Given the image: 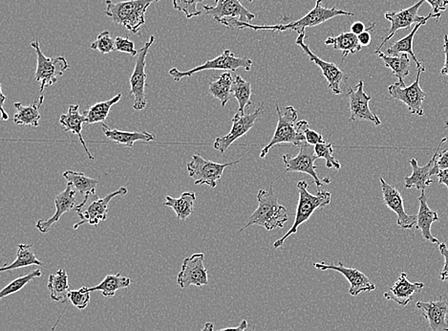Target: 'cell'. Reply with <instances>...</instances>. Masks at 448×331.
I'll return each instance as SVG.
<instances>
[{"label": "cell", "instance_id": "f6af8a7d", "mask_svg": "<svg viewBox=\"0 0 448 331\" xmlns=\"http://www.w3.org/2000/svg\"><path fill=\"white\" fill-rule=\"evenodd\" d=\"M297 126L301 129L303 133H304L306 142H307L308 144L316 146V145L321 144V143H325L323 136H322L321 133L309 128V123H308L307 121H297Z\"/></svg>", "mask_w": 448, "mask_h": 331}, {"label": "cell", "instance_id": "f35d334b", "mask_svg": "<svg viewBox=\"0 0 448 331\" xmlns=\"http://www.w3.org/2000/svg\"><path fill=\"white\" fill-rule=\"evenodd\" d=\"M120 98H122V94H118L108 101L100 102L91 106L87 112H85L87 124L92 125V124L104 122L108 117L111 107L119 103Z\"/></svg>", "mask_w": 448, "mask_h": 331}, {"label": "cell", "instance_id": "db71d44e", "mask_svg": "<svg viewBox=\"0 0 448 331\" xmlns=\"http://www.w3.org/2000/svg\"><path fill=\"white\" fill-rule=\"evenodd\" d=\"M248 321H247V320H243V321L241 322L240 324L237 325V327L223 328V330H220L218 331H254V330H247V328H248Z\"/></svg>", "mask_w": 448, "mask_h": 331}, {"label": "cell", "instance_id": "816d5d0a", "mask_svg": "<svg viewBox=\"0 0 448 331\" xmlns=\"http://www.w3.org/2000/svg\"><path fill=\"white\" fill-rule=\"evenodd\" d=\"M444 53L445 56L444 66L441 70V75L442 76L448 77V36L444 35Z\"/></svg>", "mask_w": 448, "mask_h": 331}, {"label": "cell", "instance_id": "91938a15", "mask_svg": "<svg viewBox=\"0 0 448 331\" xmlns=\"http://www.w3.org/2000/svg\"><path fill=\"white\" fill-rule=\"evenodd\" d=\"M445 128H448V120L445 122Z\"/></svg>", "mask_w": 448, "mask_h": 331}, {"label": "cell", "instance_id": "7402d4cb", "mask_svg": "<svg viewBox=\"0 0 448 331\" xmlns=\"http://www.w3.org/2000/svg\"><path fill=\"white\" fill-rule=\"evenodd\" d=\"M76 195V191H75L73 186L67 183L66 190L63 192L58 193L54 198V203H55L56 212L52 217L48 219H39L37 222L36 227L40 233L46 234L49 232L52 226L55 223L58 222L61 217L66 212L71 211V210L76 209V207L79 205L77 203V199L75 198Z\"/></svg>", "mask_w": 448, "mask_h": 331}, {"label": "cell", "instance_id": "bcb514c9", "mask_svg": "<svg viewBox=\"0 0 448 331\" xmlns=\"http://www.w3.org/2000/svg\"><path fill=\"white\" fill-rule=\"evenodd\" d=\"M115 51L127 53L128 55L136 56L139 51L136 50L135 43L128 37H117L115 39Z\"/></svg>", "mask_w": 448, "mask_h": 331}, {"label": "cell", "instance_id": "836d02e7", "mask_svg": "<svg viewBox=\"0 0 448 331\" xmlns=\"http://www.w3.org/2000/svg\"><path fill=\"white\" fill-rule=\"evenodd\" d=\"M131 282L132 281L130 278L123 277L119 272L116 275H107L101 284L96 285V287H88V291H101L104 297L112 298L116 294L118 290L127 289Z\"/></svg>", "mask_w": 448, "mask_h": 331}, {"label": "cell", "instance_id": "e0dca14e", "mask_svg": "<svg viewBox=\"0 0 448 331\" xmlns=\"http://www.w3.org/2000/svg\"><path fill=\"white\" fill-rule=\"evenodd\" d=\"M305 37V32L299 35L296 40L297 44L304 51L305 55L308 56V59L321 68L322 75L328 82L329 90H331L335 95H340L342 94V83L343 80H347V75L337 64L323 61L318 56H316L315 53H313L310 47L306 44L304 42Z\"/></svg>", "mask_w": 448, "mask_h": 331}, {"label": "cell", "instance_id": "7c38bea8", "mask_svg": "<svg viewBox=\"0 0 448 331\" xmlns=\"http://www.w3.org/2000/svg\"><path fill=\"white\" fill-rule=\"evenodd\" d=\"M425 4V0H420L417 4L413 5V6L406 8L398 12H387L385 13V18L388 21H390L391 27L388 29L387 35L383 37L382 43L380 47L377 48V50H380L385 47V43H387L389 40L392 39L397 31L402 30V29H409L413 25V24H417L423 23V21H428L432 18H435L436 20H439L442 17V13H430L428 17H421L418 15V10L422 7V5Z\"/></svg>", "mask_w": 448, "mask_h": 331}, {"label": "cell", "instance_id": "f5cc1de1", "mask_svg": "<svg viewBox=\"0 0 448 331\" xmlns=\"http://www.w3.org/2000/svg\"><path fill=\"white\" fill-rule=\"evenodd\" d=\"M366 29V25H364V23H362L361 21H356V23H354L352 25H351V32L356 35V36L363 33Z\"/></svg>", "mask_w": 448, "mask_h": 331}, {"label": "cell", "instance_id": "2e32d148", "mask_svg": "<svg viewBox=\"0 0 448 331\" xmlns=\"http://www.w3.org/2000/svg\"><path fill=\"white\" fill-rule=\"evenodd\" d=\"M241 1L242 0H216L213 6L204 5L203 9L206 15L211 16L214 20L221 24L232 20L251 23L256 15L244 7Z\"/></svg>", "mask_w": 448, "mask_h": 331}, {"label": "cell", "instance_id": "d590c367", "mask_svg": "<svg viewBox=\"0 0 448 331\" xmlns=\"http://www.w3.org/2000/svg\"><path fill=\"white\" fill-rule=\"evenodd\" d=\"M39 265L44 266V263L39 260L36 254L33 251V244H18L17 258L11 265H5L0 269L1 272L15 270L28 266Z\"/></svg>", "mask_w": 448, "mask_h": 331}, {"label": "cell", "instance_id": "3957f363", "mask_svg": "<svg viewBox=\"0 0 448 331\" xmlns=\"http://www.w3.org/2000/svg\"><path fill=\"white\" fill-rule=\"evenodd\" d=\"M297 189H299V204H297L296 219H294V224H292L291 229L284 235L282 238L278 239L273 243V248L278 249L279 247L283 246L286 239L292 235H296L300 225L303 223L308 222L310 217H312L313 212L318 209L325 208L326 206L330 205L331 203L332 195L327 191H321L318 189V192L316 195H312L308 191V183L305 180L299 181L297 185Z\"/></svg>", "mask_w": 448, "mask_h": 331}, {"label": "cell", "instance_id": "ba28073f", "mask_svg": "<svg viewBox=\"0 0 448 331\" xmlns=\"http://www.w3.org/2000/svg\"><path fill=\"white\" fill-rule=\"evenodd\" d=\"M127 193V188L122 187L116 192L109 193L106 198H100L96 196L95 200L90 204H87L90 196L85 195L82 203H80L75 209L80 219V222L74 225L75 230L79 229L80 226L87 224V223L92 226H97L101 222L106 220L110 201L116 198V196L125 195Z\"/></svg>", "mask_w": 448, "mask_h": 331}, {"label": "cell", "instance_id": "11a10c76", "mask_svg": "<svg viewBox=\"0 0 448 331\" xmlns=\"http://www.w3.org/2000/svg\"><path fill=\"white\" fill-rule=\"evenodd\" d=\"M0 99H1V102H0V109H1V118L4 121L9 120V115L8 113L5 112L4 109V104L5 101H6V96L4 95V93L2 92L1 86H0Z\"/></svg>", "mask_w": 448, "mask_h": 331}, {"label": "cell", "instance_id": "d6986e66", "mask_svg": "<svg viewBox=\"0 0 448 331\" xmlns=\"http://www.w3.org/2000/svg\"><path fill=\"white\" fill-rule=\"evenodd\" d=\"M313 266L321 271H337L344 276L350 284L349 293L353 297H356L362 292L373 291L375 289V285L373 284L366 274L362 273L358 269L346 267L342 263L335 265V263H315Z\"/></svg>", "mask_w": 448, "mask_h": 331}, {"label": "cell", "instance_id": "30bf717a", "mask_svg": "<svg viewBox=\"0 0 448 331\" xmlns=\"http://www.w3.org/2000/svg\"><path fill=\"white\" fill-rule=\"evenodd\" d=\"M318 160L316 155L315 146L308 144L307 142L303 143L299 147V152L297 156L291 155H282L284 165H285V172H301V174H309L313 177V183L321 189V186L328 185L331 183L329 177L325 179H319L316 174V167L315 161Z\"/></svg>", "mask_w": 448, "mask_h": 331}, {"label": "cell", "instance_id": "9a60e30c", "mask_svg": "<svg viewBox=\"0 0 448 331\" xmlns=\"http://www.w3.org/2000/svg\"><path fill=\"white\" fill-rule=\"evenodd\" d=\"M177 284L183 289H189L192 285L202 287L209 284L208 269L203 253H196L185 258L181 271L177 276Z\"/></svg>", "mask_w": 448, "mask_h": 331}, {"label": "cell", "instance_id": "e575fe53", "mask_svg": "<svg viewBox=\"0 0 448 331\" xmlns=\"http://www.w3.org/2000/svg\"><path fill=\"white\" fill-rule=\"evenodd\" d=\"M63 176L70 183L76 192L82 193L83 195L95 196L97 186L99 180L90 179L85 176L83 172L66 171L63 172Z\"/></svg>", "mask_w": 448, "mask_h": 331}, {"label": "cell", "instance_id": "8d00e7d4", "mask_svg": "<svg viewBox=\"0 0 448 331\" xmlns=\"http://www.w3.org/2000/svg\"><path fill=\"white\" fill-rule=\"evenodd\" d=\"M233 80L230 72H224L213 82L209 83V92L216 99L221 102L223 107H226L232 97Z\"/></svg>", "mask_w": 448, "mask_h": 331}, {"label": "cell", "instance_id": "603a6c76", "mask_svg": "<svg viewBox=\"0 0 448 331\" xmlns=\"http://www.w3.org/2000/svg\"><path fill=\"white\" fill-rule=\"evenodd\" d=\"M416 308L422 311V315L429 323L432 331H448V301L440 300L435 301H418Z\"/></svg>", "mask_w": 448, "mask_h": 331}, {"label": "cell", "instance_id": "f1b7e54d", "mask_svg": "<svg viewBox=\"0 0 448 331\" xmlns=\"http://www.w3.org/2000/svg\"><path fill=\"white\" fill-rule=\"evenodd\" d=\"M375 55L382 59L385 67L390 68L393 74L398 78L399 83L405 85L404 79L409 76L410 73V56L409 54H401L399 56H389L382 53L380 50H375Z\"/></svg>", "mask_w": 448, "mask_h": 331}, {"label": "cell", "instance_id": "52a82bcc", "mask_svg": "<svg viewBox=\"0 0 448 331\" xmlns=\"http://www.w3.org/2000/svg\"><path fill=\"white\" fill-rule=\"evenodd\" d=\"M31 47L37 53V64L35 80L40 83V91L44 92L48 86L57 83L58 76H63L64 72L70 69L69 64L64 56L47 58L40 49L37 40L31 42Z\"/></svg>", "mask_w": 448, "mask_h": 331}, {"label": "cell", "instance_id": "681fc988", "mask_svg": "<svg viewBox=\"0 0 448 331\" xmlns=\"http://www.w3.org/2000/svg\"><path fill=\"white\" fill-rule=\"evenodd\" d=\"M375 26V23H372L371 26H370L369 28H367L366 30L363 32V33L359 35L358 39H359V43H361V47H368L370 43H371L372 42L371 32L374 31Z\"/></svg>", "mask_w": 448, "mask_h": 331}, {"label": "cell", "instance_id": "f907efd6", "mask_svg": "<svg viewBox=\"0 0 448 331\" xmlns=\"http://www.w3.org/2000/svg\"><path fill=\"white\" fill-rule=\"evenodd\" d=\"M437 164H438L440 171L448 169V150H442L437 157Z\"/></svg>", "mask_w": 448, "mask_h": 331}, {"label": "cell", "instance_id": "83f0119b", "mask_svg": "<svg viewBox=\"0 0 448 331\" xmlns=\"http://www.w3.org/2000/svg\"><path fill=\"white\" fill-rule=\"evenodd\" d=\"M44 96L37 97L34 103L29 107H24L20 103L13 104V107L17 109V112L13 115V123L18 126H30L37 128L39 125V120L42 118L39 109L44 104Z\"/></svg>", "mask_w": 448, "mask_h": 331}, {"label": "cell", "instance_id": "9f6ffc18", "mask_svg": "<svg viewBox=\"0 0 448 331\" xmlns=\"http://www.w3.org/2000/svg\"><path fill=\"white\" fill-rule=\"evenodd\" d=\"M437 176H438L439 184L447 186L448 189V169H444V171H440Z\"/></svg>", "mask_w": 448, "mask_h": 331}, {"label": "cell", "instance_id": "ac0fdd59", "mask_svg": "<svg viewBox=\"0 0 448 331\" xmlns=\"http://www.w3.org/2000/svg\"><path fill=\"white\" fill-rule=\"evenodd\" d=\"M364 83L359 80L355 88H349V110L351 121H368L375 126L382 125L380 117L370 109L369 103L372 97L367 95L363 90Z\"/></svg>", "mask_w": 448, "mask_h": 331}, {"label": "cell", "instance_id": "ffe728a7", "mask_svg": "<svg viewBox=\"0 0 448 331\" xmlns=\"http://www.w3.org/2000/svg\"><path fill=\"white\" fill-rule=\"evenodd\" d=\"M448 137H444L442 140L441 144L439 145L438 149L436 150L434 153L433 157L429 161L425 166L420 167L418 165V161L415 158L409 160L410 165L412 167V174L410 176H406L404 179V187L406 189H411V188H416L417 190L425 191L429 185L433 182L432 176L434 174H438L440 172L438 164H437V157H438L442 143L447 142Z\"/></svg>", "mask_w": 448, "mask_h": 331}, {"label": "cell", "instance_id": "f546056e", "mask_svg": "<svg viewBox=\"0 0 448 331\" xmlns=\"http://www.w3.org/2000/svg\"><path fill=\"white\" fill-rule=\"evenodd\" d=\"M48 289L50 290V298L58 303H66L68 300L69 279L66 269H60L55 274H51L48 279Z\"/></svg>", "mask_w": 448, "mask_h": 331}, {"label": "cell", "instance_id": "6da1fadb", "mask_svg": "<svg viewBox=\"0 0 448 331\" xmlns=\"http://www.w3.org/2000/svg\"><path fill=\"white\" fill-rule=\"evenodd\" d=\"M340 16H346V17H353L354 13L346 12L343 10H337L335 7L327 8L322 5V0H316L315 7L311 10L307 15L300 18L299 20L292 21L288 24H278V25H254V24L248 23H242V21L232 20H228L223 23V25L227 26L228 28L237 29H253L254 31H273V32H286L296 31L300 35L304 33L306 28L321 25V24L326 23L332 18L340 17Z\"/></svg>", "mask_w": 448, "mask_h": 331}, {"label": "cell", "instance_id": "8fae6325", "mask_svg": "<svg viewBox=\"0 0 448 331\" xmlns=\"http://www.w3.org/2000/svg\"><path fill=\"white\" fill-rule=\"evenodd\" d=\"M155 36H151L147 40L143 48L139 50L132 75L130 78V94L134 97L133 109L137 112H141L147 107L146 97V66L147 56L150 47L155 42Z\"/></svg>", "mask_w": 448, "mask_h": 331}, {"label": "cell", "instance_id": "1f68e13d", "mask_svg": "<svg viewBox=\"0 0 448 331\" xmlns=\"http://www.w3.org/2000/svg\"><path fill=\"white\" fill-rule=\"evenodd\" d=\"M325 44L332 45L335 50L342 51V61L347 58L349 54L358 53L362 48L358 36L352 32H346L339 36L327 37Z\"/></svg>", "mask_w": 448, "mask_h": 331}, {"label": "cell", "instance_id": "8992f818", "mask_svg": "<svg viewBox=\"0 0 448 331\" xmlns=\"http://www.w3.org/2000/svg\"><path fill=\"white\" fill-rule=\"evenodd\" d=\"M254 66V61L248 58H238L230 50H224L221 55L216 56L213 60H209L202 66H196L189 71H180L177 68L170 70V76L175 82H180L183 78L192 77L198 72L205 70H224V71L235 72L238 68H243L249 71Z\"/></svg>", "mask_w": 448, "mask_h": 331}, {"label": "cell", "instance_id": "44dd1931", "mask_svg": "<svg viewBox=\"0 0 448 331\" xmlns=\"http://www.w3.org/2000/svg\"><path fill=\"white\" fill-rule=\"evenodd\" d=\"M382 184L383 201L389 209L398 215V225L402 229H412L417 225V215H410L405 212L404 198L401 193L394 186L388 184L382 177L380 179Z\"/></svg>", "mask_w": 448, "mask_h": 331}, {"label": "cell", "instance_id": "60d3db41", "mask_svg": "<svg viewBox=\"0 0 448 331\" xmlns=\"http://www.w3.org/2000/svg\"><path fill=\"white\" fill-rule=\"evenodd\" d=\"M316 155L318 156V160H324L326 161V167L328 169L334 168L337 171H340L342 168V165L339 161L335 160L332 153H334V149H332V143H321V144L316 145L315 146Z\"/></svg>", "mask_w": 448, "mask_h": 331}, {"label": "cell", "instance_id": "94428289", "mask_svg": "<svg viewBox=\"0 0 448 331\" xmlns=\"http://www.w3.org/2000/svg\"><path fill=\"white\" fill-rule=\"evenodd\" d=\"M249 2H253L254 0H248Z\"/></svg>", "mask_w": 448, "mask_h": 331}, {"label": "cell", "instance_id": "d6a6232c", "mask_svg": "<svg viewBox=\"0 0 448 331\" xmlns=\"http://www.w3.org/2000/svg\"><path fill=\"white\" fill-rule=\"evenodd\" d=\"M428 21H423V23L415 24L414 28L410 32V34L406 37H402V39L398 40V42H394L390 45L387 49V54L389 56H399L401 54H409L415 64H417V69H425V67L422 66L420 61L418 60L416 56L414 51H413V40L418 29L423 25H425Z\"/></svg>", "mask_w": 448, "mask_h": 331}, {"label": "cell", "instance_id": "ee69618b", "mask_svg": "<svg viewBox=\"0 0 448 331\" xmlns=\"http://www.w3.org/2000/svg\"><path fill=\"white\" fill-rule=\"evenodd\" d=\"M88 287H82L79 290H70L68 300L79 311H83L89 305L91 297Z\"/></svg>", "mask_w": 448, "mask_h": 331}, {"label": "cell", "instance_id": "4316f807", "mask_svg": "<svg viewBox=\"0 0 448 331\" xmlns=\"http://www.w3.org/2000/svg\"><path fill=\"white\" fill-rule=\"evenodd\" d=\"M103 131L110 141L127 148H132L136 142H151L156 139L154 134L147 131H122L117 128H109L106 124L103 125Z\"/></svg>", "mask_w": 448, "mask_h": 331}, {"label": "cell", "instance_id": "6f0895ef", "mask_svg": "<svg viewBox=\"0 0 448 331\" xmlns=\"http://www.w3.org/2000/svg\"><path fill=\"white\" fill-rule=\"evenodd\" d=\"M213 324H211V323H206L205 327H204L201 331H213Z\"/></svg>", "mask_w": 448, "mask_h": 331}, {"label": "cell", "instance_id": "5bb4252c", "mask_svg": "<svg viewBox=\"0 0 448 331\" xmlns=\"http://www.w3.org/2000/svg\"><path fill=\"white\" fill-rule=\"evenodd\" d=\"M263 112H264V103H260L254 112L249 114L241 115L239 112L236 113L232 119V126L230 133L225 136L217 137L213 144L214 149L218 150L220 153L226 152L236 140L241 138L251 131Z\"/></svg>", "mask_w": 448, "mask_h": 331}, {"label": "cell", "instance_id": "484cf974", "mask_svg": "<svg viewBox=\"0 0 448 331\" xmlns=\"http://www.w3.org/2000/svg\"><path fill=\"white\" fill-rule=\"evenodd\" d=\"M420 201V209L417 215V225L416 228L422 232L423 238L432 243L440 244L438 239L432 235L431 227L434 222H438L439 215L437 212L429 208L428 198H426L425 191H422V195L418 198Z\"/></svg>", "mask_w": 448, "mask_h": 331}, {"label": "cell", "instance_id": "4dcf8cb0", "mask_svg": "<svg viewBox=\"0 0 448 331\" xmlns=\"http://www.w3.org/2000/svg\"><path fill=\"white\" fill-rule=\"evenodd\" d=\"M166 199L163 205L170 207L175 212L177 219L186 220L194 211L195 193H183L179 198L166 195Z\"/></svg>", "mask_w": 448, "mask_h": 331}, {"label": "cell", "instance_id": "b9f144b4", "mask_svg": "<svg viewBox=\"0 0 448 331\" xmlns=\"http://www.w3.org/2000/svg\"><path fill=\"white\" fill-rule=\"evenodd\" d=\"M173 8L178 12L184 13L187 20L199 17L202 12L198 10V4H202L204 0H173Z\"/></svg>", "mask_w": 448, "mask_h": 331}, {"label": "cell", "instance_id": "5b68a950", "mask_svg": "<svg viewBox=\"0 0 448 331\" xmlns=\"http://www.w3.org/2000/svg\"><path fill=\"white\" fill-rule=\"evenodd\" d=\"M275 107L278 115V126H276L272 140L267 146L263 148L261 153H260L261 160H264L270 150L275 145L289 143V144L300 147L303 143L306 142L304 133L301 129L297 126V119H299L297 110L292 106H288L284 109L282 112L278 103L275 104Z\"/></svg>", "mask_w": 448, "mask_h": 331}, {"label": "cell", "instance_id": "d4e9b609", "mask_svg": "<svg viewBox=\"0 0 448 331\" xmlns=\"http://www.w3.org/2000/svg\"><path fill=\"white\" fill-rule=\"evenodd\" d=\"M60 124L63 126V131L66 133H72L74 136L79 137L80 144L82 145L85 153L90 160H94V156L90 152L89 149L87 146L85 139H83L82 131L83 124H87V116L80 113V104H70L68 112L66 114L61 115L60 118Z\"/></svg>", "mask_w": 448, "mask_h": 331}, {"label": "cell", "instance_id": "7dc6e473", "mask_svg": "<svg viewBox=\"0 0 448 331\" xmlns=\"http://www.w3.org/2000/svg\"><path fill=\"white\" fill-rule=\"evenodd\" d=\"M439 250L442 257L444 258V265L441 272V275H440V279H441L442 282H445L448 281V248L447 244L444 243V242H441V243L439 244Z\"/></svg>", "mask_w": 448, "mask_h": 331}, {"label": "cell", "instance_id": "74e56055", "mask_svg": "<svg viewBox=\"0 0 448 331\" xmlns=\"http://www.w3.org/2000/svg\"><path fill=\"white\" fill-rule=\"evenodd\" d=\"M251 94H253V90H251V83L237 75L233 80L232 96L235 97L239 104L238 112L241 115H245L247 107L253 104L251 101Z\"/></svg>", "mask_w": 448, "mask_h": 331}, {"label": "cell", "instance_id": "7bdbcfd3", "mask_svg": "<svg viewBox=\"0 0 448 331\" xmlns=\"http://www.w3.org/2000/svg\"><path fill=\"white\" fill-rule=\"evenodd\" d=\"M90 48L101 54L113 52L115 51V40L111 37L109 31L101 32L95 42L91 43Z\"/></svg>", "mask_w": 448, "mask_h": 331}, {"label": "cell", "instance_id": "c3c4849f", "mask_svg": "<svg viewBox=\"0 0 448 331\" xmlns=\"http://www.w3.org/2000/svg\"><path fill=\"white\" fill-rule=\"evenodd\" d=\"M425 1L430 5L432 13H442L448 7V0H425Z\"/></svg>", "mask_w": 448, "mask_h": 331}, {"label": "cell", "instance_id": "7a4b0ae2", "mask_svg": "<svg viewBox=\"0 0 448 331\" xmlns=\"http://www.w3.org/2000/svg\"><path fill=\"white\" fill-rule=\"evenodd\" d=\"M257 200L259 207L249 217L246 225L240 229V233L254 225L261 226L267 231L282 229L285 223L288 222V212L285 207L279 204L273 186L269 191L260 190L257 193Z\"/></svg>", "mask_w": 448, "mask_h": 331}, {"label": "cell", "instance_id": "4fadbf2b", "mask_svg": "<svg viewBox=\"0 0 448 331\" xmlns=\"http://www.w3.org/2000/svg\"><path fill=\"white\" fill-rule=\"evenodd\" d=\"M426 69H418L417 77L411 85L406 86L402 83H396L388 88V92L393 99L399 100L406 104L411 114L423 116V104L426 98V93L421 88L420 78L423 72Z\"/></svg>", "mask_w": 448, "mask_h": 331}, {"label": "cell", "instance_id": "277c9868", "mask_svg": "<svg viewBox=\"0 0 448 331\" xmlns=\"http://www.w3.org/2000/svg\"><path fill=\"white\" fill-rule=\"evenodd\" d=\"M160 0H127L114 2L106 0V16L113 23L123 25L131 34H137L146 23L147 8Z\"/></svg>", "mask_w": 448, "mask_h": 331}, {"label": "cell", "instance_id": "9c48e42d", "mask_svg": "<svg viewBox=\"0 0 448 331\" xmlns=\"http://www.w3.org/2000/svg\"><path fill=\"white\" fill-rule=\"evenodd\" d=\"M241 160L242 158L235 162L221 164L206 160L202 156L194 155L187 164V169L189 176L194 180L195 185H208L211 189H214L221 179L225 169L236 165Z\"/></svg>", "mask_w": 448, "mask_h": 331}, {"label": "cell", "instance_id": "ab89813d", "mask_svg": "<svg viewBox=\"0 0 448 331\" xmlns=\"http://www.w3.org/2000/svg\"><path fill=\"white\" fill-rule=\"evenodd\" d=\"M42 275V271L37 269V270L31 272V273L27 274L25 276L13 279V282H11L9 284L6 285V287L0 291V299L8 297V296L12 295L13 293L20 291V290L25 287L29 282L33 281L35 279L39 278Z\"/></svg>", "mask_w": 448, "mask_h": 331}, {"label": "cell", "instance_id": "cb8c5ba5", "mask_svg": "<svg viewBox=\"0 0 448 331\" xmlns=\"http://www.w3.org/2000/svg\"><path fill=\"white\" fill-rule=\"evenodd\" d=\"M423 289H425V284L410 282L407 278V274L402 272L401 276L393 287L383 296L386 300L395 301L399 306L404 308L413 300L416 293L420 292Z\"/></svg>", "mask_w": 448, "mask_h": 331}, {"label": "cell", "instance_id": "680465c9", "mask_svg": "<svg viewBox=\"0 0 448 331\" xmlns=\"http://www.w3.org/2000/svg\"><path fill=\"white\" fill-rule=\"evenodd\" d=\"M61 318H60V319H61ZM60 319H58V320L57 324H56L55 325H54V327H52V330H51V331H55V330H56V327H57V325L58 324V322H60Z\"/></svg>", "mask_w": 448, "mask_h": 331}]
</instances>
